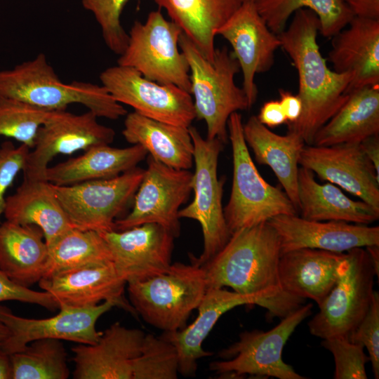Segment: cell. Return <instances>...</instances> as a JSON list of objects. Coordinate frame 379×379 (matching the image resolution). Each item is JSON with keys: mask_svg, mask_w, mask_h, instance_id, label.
I'll list each match as a JSON object with an SVG mask.
<instances>
[{"mask_svg": "<svg viewBox=\"0 0 379 379\" xmlns=\"http://www.w3.org/2000/svg\"><path fill=\"white\" fill-rule=\"evenodd\" d=\"M281 255L278 234L267 222L239 229L201 265L207 288L228 286L239 293L269 299V316L282 319L302 305L305 299L282 291L279 278Z\"/></svg>", "mask_w": 379, "mask_h": 379, "instance_id": "6da1fadb", "label": "cell"}, {"mask_svg": "<svg viewBox=\"0 0 379 379\" xmlns=\"http://www.w3.org/2000/svg\"><path fill=\"white\" fill-rule=\"evenodd\" d=\"M319 29L317 15L302 8L294 13L290 25L278 35L281 48L297 69V94L302 104L300 117L287 124L288 131L298 133L307 145L346 102L353 79L351 73H338L328 67L317 43Z\"/></svg>", "mask_w": 379, "mask_h": 379, "instance_id": "7a4b0ae2", "label": "cell"}, {"mask_svg": "<svg viewBox=\"0 0 379 379\" xmlns=\"http://www.w3.org/2000/svg\"><path fill=\"white\" fill-rule=\"evenodd\" d=\"M0 95L48 110L80 104L98 117L116 120L127 114L103 86L62 82L42 53L11 69H0Z\"/></svg>", "mask_w": 379, "mask_h": 379, "instance_id": "3957f363", "label": "cell"}, {"mask_svg": "<svg viewBox=\"0 0 379 379\" xmlns=\"http://www.w3.org/2000/svg\"><path fill=\"white\" fill-rule=\"evenodd\" d=\"M178 44L189 64L195 118L206 123V138L225 145L230 116L250 109L244 89L234 81L239 62L227 46L215 48L213 60H208L183 32Z\"/></svg>", "mask_w": 379, "mask_h": 379, "instance_id": "277c9868", "label": "cell"}, {"mask_svg": "<svg viewBox=\"0 0 379 379\" xmlns=\"http://www.w3.org/2000/svg\"><path fill=\"white\" fill-rule=\"evenodd\" d=\"M241 115L232 113L227 121L232 150L233 176L230 199L223 208L228 230L234 232L266 222L279 215H298L285 192L268 183L250 155L243 131Z\"/></svg>", "mask_w": 379, "mask_h": 379, "instance_id": "5b68a950", "label": "cell"}, {"mask_svg": "<svg viewBox=\"0 0 379 379\" xmlns=\"http://www.w3.org/2000/svg\"><path fill=\"white\" fill-rule=\"evenodd\" d=\"M127 284L129 302L138 315L164 332L185 327L207 289L204 268L192 261L172 263L163 274Z\"/></svg>", "mask_w": 379, "mask_h": 379, "instance_id": "8992f818", "label": "cell"}, {"mask_svg": "<svg viewBox=\"0 0 379 379\" xmlns=\"http://www.w3.org/2000/svg\"><path fill=\"white\" fill-rule=\"evenodd\" d=\"M188 129L194 145V199L180 209L178 216L201 225L204 249L199 258L191 257V261L203 265L223 248L231 235L222 204L225 179L218 176V159L225 144L218 138H204L192 125Z\"/></svg>", "mask_w": 379, "mask_h": 379, "instance_id": "52a82bcc", "label": "cell"}, {"mask_svg": "<svg viewBox=\"0 0 379 379\" xmlns=\"http://www.w3.org/2000/svg\"><path fill=\"white\" fill-rule=\"evenodd\" d=\"M182 33L176 23L165 18L161 8L151 11L145 22L136 20L133 24L117 65L132 67L151 81L173 84L190 93L189 64L179 51Z\"/></svg>", "mask_w": 379, "mask_h": 379, "instance_id": "ba28073f", "label": "cell"}, {"mask_svg": "<svg viewBox=\"0 0 379 379\" xmlns=\"http://www.w3.org/2000/svg\"><path fill=\"white\" fill-rule=\"evenodd\" d=\"M375 270L366 250L346 252L337 282L308 322L310 333L322 339L348 338L366 314L373 294Z\"/></svg>", "mask_w": 379, "mask_h": 379, "instance_id": "9c48e42d", "label": "cell"}, {"mask_svg": "<svg viewBox=\"0 0 379 379\" xmlns=\"http://www.w3.org/2000/svg\"><path fill=\"white\" fill-rule=\"evenodd\" d=\"M312 307L311 303L301 305L269 331L241 333L237 342L219 352L222 359L211 362L210 369L222 375L306 378L283 361L282 351L296 327L312 314Z\"/></svg>", "mask_w": 379, "mask_h": 379, "instance_id": "30bf717a", "label": "cell"}, {"mask_svg": "<svg viewBox=\"0 0 379 379\" xmlns=\"http://www.w3.org/2000/svg\"><path fill=\"white\" fill-rule=\"evenodd\" d=\"M144 171L137 166L111 178L52 185L74 228L104 233L114 230V221L133 200Z\"/></svg>", "mask_w": 379, "mask_h": 379, "instance_id": "8fae6325", "label": "cell"}, {"mask_svg": "<svg viewBox=\"0 0 379 379\" xmlns=\"http://www.w3.org/2000/svg\"><path fill=\"white\" fill-rule=\"evenodd\" d=\"M147 156V166L134 196L132 210L114 221V230L157 223L177 238L180 232L178 212L192 191L193 173L170 167Z\"/></svg>", "mask_w": 379, "mask_h": 379, "instance_id": "7c38bea8", "label": "cell"}, {"mask_svg": "<svg viewBox=\"0 0 379 379\" xmlns=\"http://www.w3.org/2000/svg\"><path fill=\"white\" fill-rule=\"evenodd\" d=\"M100 79L117 102L131 107L142 116L186 128L196 119L189 92L147 79L132 67H109L100 73Z\"/></svg>", "mask_w": 379, "mask_h": 379, "instance_id": "4fadbf2b", "label": "cell"}, {"mask_svg": "<svg viewBox=\"0 0 379 379\" xmlns=\"http://www.w3.org/2000/svg\"><path fill=\"white\" fill-rule=\"evenodd\" d=\"M98 118L89 110L80 114L66 109L53 110L37 131L22 171L23 178L46 180L48 164L58 154H72L95 146L110 145L115 131L98 123Z\"/></svg>", "mask_w": 379, "mask_h": 379, "instance_id": "5bb4252c", "label": "cell"}, {"mask_svg": "<svg viewBox=\"0 0 379 379\" xmlns=\"http://www.w3.org/2000/svg\"><path fill=\"white\" fill-rule=\"evenodd\" d=\"M114 307H117L115 303L108 300L87 307L60 306V312L52 317L29 319L17 316L8 307L0 305V322L10 331L0 349L11 355L43 338L94 344L102 333L96 330L97 321Z\"/></svg>", "mask_w": 379, "mask_h": 379, "instance_id": "9a60e30c", "label": "cell"}, {"mask_svg": "<svg viewBox=\"0 0 379 379\" xmlns=\"http://www.w3.org/2000/svg\"><path fill=\"white\" fill-rule=\"evenodd\" d=\"M232 48L243 74V87L251 109L258 97L256 74L269 71L274 63L275 51L281 48L273 33L258 12L253 0L244 4L215 31Z\"/></svg>", "mask_w": 379, "mask_h": 379, "instance_id": "2e32d148", "label": "cell"}, {"mask_svg": "<svg viewBox=\"0 0 379 379\" xmlns=\"http://www.w3.org/2000/svg\"><path fill=\"white\" fill-rule=\"evenodd\" d=\"M101 234L118 274L126 284L163 274L172 264L175 237L159 224L146 223Z\"/></svg>", "mask_w": 379, "mask_h": 379, "instance_id": "e0dca14e", "label": "cell"}, {"mask_svg": "<svg viewBox=\"0 0 379 379\" xmlns=\"http://www.w3.org/2000/svg\"><path fill=\"white\" fill-rule=\"evenodd\" d=\"M298 164L379 209V174L360 142L305 145Z\"/></svg>", "mask_w": 379, "mask_h": 379, "instance_id": "ac0fdd59", "label": "cell"}, {"mask_svg": "<svg viewBox=\"0 0 379 379\" xmlns=\"http://www.w3.org/2000/svg\"><path fill=\"white\" fill-rule=\"evenodd\" d=\"M40 288L49 293L60 306L87 307L102 301H112L133 316L138 315L126 298V282L118 274L113 262H95L43 277Z\"/></svg>", "mask_w": 379, "mask_h": 379, "instance_id": "d6986e66", "label": "cell"}, {"mask_svg": "<svg viewBox=\"0 0 379 379\" xmlns=\"http://www.w3.org/2000/svg\"><path fill=\"white\" fill-rule=\"evenodd\" d=\"M267 222L278 234L281 254L305 248L344 253L379 245L378 226L310 220L298 215H279Z\"/></svg>", "mask_w": 379, "mask_h": 379, "instance_id": "ffe728a7", "label": "cell"}, {"mask_svg": "<svg viewBox=\"0 0 379 379\" xmlns=\"http://www.w3.org/2000/svg\"><path fill=\"white\" fill-rule=\"evenodd\" d=\"M258 305L272 310L269 299L230 291L223 288H209L206 291L198 307L196 319L182 329L164 332L161 335L176 349L179 373L184 377L196 375L198 360L213 353L203 349L202 344L220 317L235 307L243 305Z\"/></svg>", "mask_w": 379, "mask_h": 379, "instance_id": "44dd1931", "label": "cell"}, {"mask_svg": "<svg viewBox=\"0 0 379 379\" xmlns=\"http://www.w3.org/2000/svg\"><path fill=\"white\" fill-rule=\"evenodd\" d=\"M145 332L115 322L94 344L72 349L74 379H132L134 359L140 354Z\"/></svg>", "mask_w": 379, "mask_h": 379, "instance_id": "7402d4cb", "label": "cell"}, {"mask_svg": "<svg viewBox=\"0 0 379 379\" xmlns=\"http://www.w3.org/2000/svg\"><path fill=\"white\" fill-rule=\"evenodd\" d=\"M347 25L331 37L326 60L336 72L353 75L349 93L379 84V19L354 16Z\"/></svg>", "mask_w": 379, "mask_h": 379, "instance_id": "603a6c76", "label": "cell"}, {"mask_svg": "<svg viewBox=\"0 0 379 379\" xmlns=\"http://www.w3.org/2000/svg\"><path fill=\"white\" fill-rule=\"evenodd\" d=\"M346 253L300 248L281 255L279 278L282 291L293 297L310 298L318 306L337 282Z\"/></svg>", "mask_w": 379, "mask_h": 379, "instance_id": "cb8c5ba5", "label": "cell"}, {"mask_svg": "<svg viewBox=\"0 0 379 379\" xmlns=\"http://www.w3.org/2000/svg\"><path fill=\"white\" fill-rule=\"evenodd\" d=\"M4 215L10 222L39 227L48 248L74 228L58 201L52 183L43 179L23 178L15 192L6 197Z\"/></svg>", "mask_w": 379, "mask_h": 379, "instance_id": "d4e9b609", "label": "cell"}, {"mask_svg": "<svg viewBox=\"0 0 379 379\" xmlns=\"http://www.w3.org/2000/svg\"><path fill=\"white\" fill-rule=\"evenodd\" d=\"M244 140L253 151L255 161L270 166L295 208L299 212L298 173L299 157L306 145L295 131L278 135L252 115L243 124Z\"/></svg>", "mask_w": 379, "mask_h": 379, "instance_id": "484cf974", "label": "cell"}, {"mask_svg": "<svg viewBox=\"0 0 379 379\" xmlns=\"http://www.w3.org/2000/svg\"><path fill=\"white\" fill-rule=\"evenodd\" d=\"M298 194L299 211L307 220L369 225L379 218V209L351 199L331 182H317L314 173L302 166L298 173Z\"/></svg>", "mask_w": 379, "mask_h": 379, "instance_id": "4316f807", "label": "cell"}, {"mask_svg": "<svg viewBox=\"0 0 379 379\" xmlns=\"http://www.w3.org/2000/svg\"><path fill=\"white\" fill-rule=\"evenodd\" d=\"M147 155L139 145L125 148L98 145L79 157L48 166L45 179L53 185L64 186L111 178L137 167Z\"/></svg>", "mask_w": 379, "mask_h": 379, "instance_id": "83f0119b", "label": "cell"}, {"mask_svg": "<svg viewBox=\"0 0 379 379\" xmlns=\"http://www.w3.org/2000/svg\"><path fill=\"white\" fill-rule=\"evenodd\" d=\"M122 135L131 145H141L149 156L178 169L190 170L194 163V145L188 128L127 113Z\"/></svg>", "mask_w": 379, "mask_h": 379, "instance_id": "f1b7e54d", "label": "cell"}, {"mask_svg": "<svg viewBox=\"0 0 379 379\" xmlns=\"http://www.w3.org/2000/svg\"><path fill=\"white\" fill-rule=\"evenodd\" d=\"M48 248L43 231L33 225L0 223V269L15 282L29 287L43 277Z\"/></svg>", "mask_w": 379, "mask_h": 379, "instance_id": "f546056e", "label": "cell"}, {"mask_svg": "<svg viewBox=\"0 0 379 379\" xmlns=\"http://www.w3.org/2000/svg\"><path fill=\"white\" fill-rule=\"evenodd\" d=\"M379 135V84L351 90L346 102L318 131L312 145L361 142Z\"/></svg>", "mask_w": 379, "mask_h": 379, "instance_id": "4dcf8cb0", "label": "cell"}, {"mask_svg": "<svg viewBox=\"0 0 379 379\" xmlns=\"http://www.w3.org/2000/svg\"><path fill=\"white\" fill-rule=\"evenodd\" d=\"M211 61L215 31L249 0H153Z\"/></svg>", "mask_w": 379, "mask_h": 379, "instance_id": "1f68e13d", "label": "cell"}, {"mask_svg": "<svg viewBox=\"0 0 379 379\" xmlns=\"http://www.w3.org/2000/svg\"><path fill=\"white\" fill-rule=\"evenodd\" d=\"M269 29L279 35L286 27L290 17L302 8L318 17L319 33L331 38L345 28L354 16L343 0H253Z\"/></svg>", "mask_w": 379, "mask_h": 379, "instance_id": "d6a6232c", "label": "cell"}, {"mask_svg": "<svg viewBox=\"0 0 379 379\" xmlns=\"http://www.w3.org/2000/svg\"><path fill=\"white\" fill-rule=\"evenodd\" d=\"M95 262H112L111 251L102 234L72 228L48 247L43 277Z\"/></svg>", "mask_w": 379, "mask_h": 379, "instance_id": "836d02e7", "label": "cell"}, {"mask_svg": "<svg viewBox=\"0 0 379 379\" xmlns=\"http://www.w3.org/2000/svg\"><path fill=\"white\" fill-rule=\"evenodd\" d=\"M13 379H67V354L60 340H34L10 355Z\"/></svg>", "mask_w": 379, "mask_h": 379, "instance_id": "e575fe53", "label": "cell"}, {"mask_svg": "<svg viewBox=\"0 0 379 379\" xmlns=\"http://www.w3.org/2000/svg\"><path fill=\"white\" fill-rule=\"evenodd\" d=\"M52 111L0 95V135L32 149L39 127Z\"/></svg>", "mask_w": 379, "mask_h": 379, "instance_id": "d590c367", "label": "cell"}, {"mask_svg": "<svg viewBox=\"0 0 379 379\" xmlns=\"http://www.w3.org/2000/svg\"><path fill=\"white\" fill-rule=\"evenodd\" d=\"M179 373L175 347L161 336L146 334L134 359L132 379H176Z\"/></svg>", "mask_w": 379, "mask_h": 379, "instance_id": "8d00e7d4", "label": "cell"}, {"mask_svg": "<svg viewBox=\"0 0 379 379\" xmlns=\"http://www.w3.org/2000/svg\"><path fill=\"white\" fill-rule=\"evenodd\" d=\"M128 1L81 0L84 8L93 14L99 24L106 46L119 55L124 53L128 41V34L121 22L122 11Z\"/></svg>", "mask_w": 379, "mask_h": 379, "instance_id": "74e56055", "label": "cell"}, {"mask_svg": "<svg viewBox=\"0 0 379 379\" xmlns=\"http://www.w3.org/2000/svg\"><path fill=\"white\" fill-rule=\"evenodd\" d=\"M321 345L330 351L335 361V379H366L365 365L369 357L361 344L354 343L346 337L335 336L323 339Z\"/></svg>", "mask_w": 379, "mask_h": 379, "instance_id": "f35d334b", "label": "cell"}, {"mask_svg": "<svg viewBox=\"0 0 379 379\" xmlns=\"http://www.w3.org/2000/svg\"><path fill=\"white\" fill-rule=\"evenodd\" d=\"M364 345L368 352L375 378H379V293L373 291L368 310L348 338Z\"/></svg>", "mask_w": 379, "mask_h": 379, "instance_id": "ab89813d", "label": "cell"}, {"mask_svg": "<svg viewBox=\"0 0 379 379\" xmlns=\"http://www.w3.org/2000/svg\"><path fill=\"white\" fill-rule=\"evenodd\" d=\"M29 151L27 145L21 144L15 147L11 141H5L0 146V223L6 192L18 173L23 171Z\"/></svg>", "mask_w": 379, "mask_h": 379, "instance_id": "60d3db41", "label": "cell"}, {"mask_svg": "<svg viewBox=\"0 0 379 379\" xmlns=\"http://www.w3.org/2000/svg\"><path fill=\"white\" fill-rule=\"evenodd\" d=\"M6 300L36 304L51 311L58 309L57 302L49 293L33 291L22 286L11 279L0 269V302Z\"/></svg>", "mask_w": 379, "mask_h": 379, "instance_id": "b9f144b4", "label": "cell"}, {"mask_svg": "<svg viewBox=\"0 0 379 379\" xmlns=\"http://www.w3.org/2000/svg\"><path fill=\"white\" fill-rule=\"evenodd\" d=\"M256 117L261 124L270 128L287 123L279 100H269L265 102Z\"/></svg>", "mask_w": 379, "mask_h": 379, "instance_id": "7bdbcfd3", "label": "cell"}, {"mask_svg": "<svg viewBox=\"0 0 379 379\" xmlns=\"http://www.w3.org/2000/svg\"><path fill=\"white\" fill-rule=\"evenodd\" d=\"M279 102L287 120V124L295 123L300 117L302 104L298 94L283 89L279 90Z\"/></svg>", "mask_w": 379, "mask_h": 379, "instance_id": "ee69618b", "label": "cell"}, {"mask_svg": "<svg viewBox=\"0 0 379 379\" xmlns=\"http://www.w3.org/2000/svg\"><path fill=\"white\" fill-rule=\"evenodd\" d=\"M354 16L379 19V0H343Z\"/></svg>", "mask_w": 379, "mask_h": 379, "instance_id": "f6af8a7d", "label": "cell"}, {"mask_svg": "<svg viewBox=\"0 0 379 379\" xmlns=\"http://www.w3.org/2000/svg\"><path fill=\"white\" fill-rule=\"evenodd\" d=\"M379 135L371 136L360 142L363 151L379 174Z\"/></svg>", "mask_w": 379, "mask_h": 379, "instance_id": "bcb514c9", "label": "cell"}, {"mask_svg": "<svg viewBox=\"0 0 379 379\" xmlns=\"http://www.w3.org/2000/svg\"><path fill=\"white\" fill-rule=\"evenodd\" d=\"M12 378V365L10 355L0 349V379Z\"/></svg>", "mask_w": 379, "mask_h": 379, "instance_id": "7dc6e473", "label": "cell"}, {"mask_svg": "<svg viewBox=\"0 0 379 379\" xmlns=\"http://www.w3.org/2000/svg\"><path fill=\"white\" fill-rule=\"evenodd\" d=\"M366 251L372 262L376 277H379V245H372L366 247Z\"/></svg>", "mask_w": 379, "mask_h": 379, "instance_id": "c3c4849f", "label": "cell"}, {"mask_svg": "<svg viewBox=\"0 0 379 379\" xmlns=\"http://www.w3.org/2000/svg\"><path fill=\"white\" fill-rule=\"evenodd\" d=\"M10 335L8 328L0 322V344L3 343Z\"/></svg>", "mask_w": 379, "mask_h": 379, "instance_id": "681fc988", "label": "cell"}]
</instances>
